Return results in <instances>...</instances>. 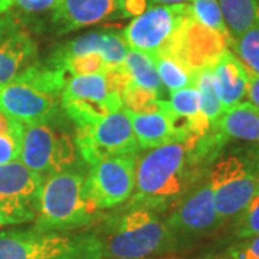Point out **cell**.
Here are the masks:
<instances>
[{"label":"cell","instance_id":"cell-17","mask_svg":"<svg viewBox=\"0 0 259 259\" xmlns=\"http://www.w3.org/2000/svg\"><path fill=\"white\" fill-rule=\"evenodd\" d=\"M121 8V0H59L54 9V23L59 33L91 26Z\"/></svg>","mask_w":259,"mask_h":259},{"label":"cell","instance_id":"cell-31","mask_svg":"<svg viewBox=\"0 0 259 259\" xmlns=\"http://www.w3.org/2000/svg\"><path fill=\"white\" fill-rule=\"evenodd\" d=\"M153 2H156L157 5H185L190 0H153Z\"/></svg>","mask_w":259,"mask_h":259},{"label":"cell","instance_id":"cell-28","mask_svg":"<svg viewBox=\"0 0 259 259\" xmlns=\"http://www.w3.org/2000/svg\"><path fill=\"white\" fill-rule=\"evenodd\" d=\"M229 259H259V233L233 243L226 250Z\"/></svg>","mask_w":259,"mask_h":259},{"label":"cell","instance_id":"cell-10","mask_svg":"<svg viewBox=\"0 0 259 259\" xmlns=\"http://www.w3.org/2000/svg\"><path fill=\"white\" fill-rule=\"evenodd\" d=\"M75 143L79 156L91 166L102 158L137 154L141 150L124 107L93 125L76 128Z\"/></svg>","mask_w":259,"mask_h":259},{"label":"cell","instance_id":"cell-27","mask_svg":"<svg viewBox=\"0 0 259 259\" xmlns=\"http://www.w3.org/2000/svg\"><path fill=\"white\" fill-rule=\"evenodd\" d=\"M235 236L245 239L259 233V193L252 199L249 204L235 218Z\"/></svg>","mask_w":259,"mask_h":259},{"label":"cell","instance_id":"cell-18","mask_svg":"<svg viewBox=\"0 0 259 259\" xmlns=\"http://www.w3.org/2000/svg\"><path fill=\"white\" fill-rule=\"evenodd\" d=\"M125 111L140 148H156L171 141H182L175 124L158 105L150 111H130L127 108Z\"/></svg>","mask_w":259,"mask_h":259},{"label":"cell","instance_id":"cell-4","mask_svg":"<svg viewBox=\"0 0 259 259\" xmlns=\"http://www.w3.org/2000/svg\"><path fill=\"white\" fill-rule=\"evenodd\" d=\"M98 212L87 194L82 173L68 168L45 177L33 228L37 231H74L93 223Z\"/></svg>","mask_w":259,"mask_h":259},{"label":"cell","instance_id":"cell-20","mask_svg":"<svg viewBox=\"0 0 259 259\" xmlns=\"http://www.w3.org/2000/svg\"><path fill=\"white\" fill-rule=\"evenodd\" d=\"M124 69L127 72V83L147 93H153L161 97V81L157 74L154 61L146 54L128 48L124 61Z\"/></svg>","mask_w":259,"mask_h":259},{"label":"cell","instance_id":"cell-21","mask_svg":"<svg viewBox=\"0 0 259 259\" xmlns=\"http://www.w3.org/2000/svg\"><path fill=\"white\" fill-rule=\"evenodd\" d=\"M218 3L233 40L256 26L258 0H218Z\"/></svg>","mask_w":259,"mask_h":259},{"label":"cell","instance_id":"cell-26","mask_svg":"<svg viewBox=\"0 0 259 259\" xmlns=\"http://www.w3.org/2000/svg\"><path fill=\"white\" fill-rule=\"evenodd\" d=\"M233 54L249 68L252 72L259 75V26H253L243 35L232 42Z\"/></svg>","mask_w":259,"mask_h":259},{"label":"cell","instance_id":"cell-30","mask_svg":"<svg viewBox=\"0 0 259 259\" xmlns=\"http://www.w3.org/2000/svg\"><path fill=\"white\" fill-rule=\"evenodd\" d=\"M246 97L249 102L259 110V75L252 72L249 69V82H248V91Z\"/></svg>","mask_w":259,"mask_h":259},{"label":"cell","instance_id":"cell-13","mask_svg":"<svg viewBox=\"0 0 259 259\" xmlns=\"http://www.w3.org/2000/svg\"><path fill=\"white\" fill-rule=\"evenodd\" d=\"M175 209L166 219L175 236H200L214 231L222 221L216 212L209 179L186 192L176 203Z\"/></svg>","mask_w":259,"mask_h":259},{"label":"cell","instance_id":"cell-29","mask_svg":"<svg viewBox=\"0 0 259 259\" xmlns=\"http://www.w3.org/2000/svg\"><path fill=\"white\" fill-rule=\"evenodd\" d=\"M58 2L59 0H13L12 8L18 9L22 13L36 15V13H44L48 10L54 12Z\"/></svg>","mask_w":259,"mask_h":259},{"label":"cell","instance_id":"cell-23","mask_svg":"<svg viewBox=\"0 0 259 259\" xmlns=\"http://www.w3.org/2000/svg\"><path fill=\"white\" fill-rule=\"evenodd\" d=\"M194 87L200 94V108L203 117L210 128L218 130L219 120L223 115V108L216 93V85L210 68H204L196 72Z\"/></svg>","mask_w":259,"mask_h":259},{"label":"cell","instance_id":"cell-33","mask_svg":"<svg viewBox=\"0 0 259 259\" xmlns=\"http://www.w3.org/2000/svg\"><path fill=\"white\" fill-rule=\"evenodd\" d=\"M199 259H229V258H221V256H206V258H199Z\"/></svg>","mask_w":259,"mask_h":259},{"label":"cell","instance_id":"cell-34","mask_svg":"<svg viewBox=\"0 0 259 259\" xmlns=\"http://www.w3.org/2000/svg\"><path fill=\"white\" fill-rule=\"evenodd\" d=\"M256 25L259 26V0H258V9H256Z\"/></svg>","mask_w":259,"mask_h":259},{"label":"cell","instance_id":"cell-6","mask_svg":"<svg viewBox=\"0 0 259 259\" xmlns=\"http://www.w3.org/2000/svg\"><path fill=\"white\" fill-rule=\"evenodd\" d=\"M0 259H104L95 232L15 229L0 233Z\"/></svg>","mask_w":259,"mask_h":259},{"label":"cell","instance_id":"cell-14","mask_svg":"<svg viewBox=\"0 0 259 259\" xmlns=\"http://www.w3.org/2000/svg\"><path fill=\"white\" fill-rule=\"evenodd\" d=\"M37 47L25 25L10 12L0 15V88L35 64Z\"/></svg>","mask_w":259,"mask_h":259},{"label":"cell","instance_id":"cell-24","mask_svg":"<svg viewBox=\"0 0 259 259\" xmlns=\"http://www.w3.org/2000/svg\"><path fill=\"white\" fill-rule=\"evenodd\" d=\"M189 8H190L192 18L197 23H200L204 28L210 29L213 32L219 33L221 36H223L228 40L229 47H232L233 39L229 35L228 28L225 25V20H223L222 12H221L218 0H190Z\"/></svg>","mask_w":259,"mask_h":259},{"label":"cell","instance_id":"cell-25","mask_svg":"<svg viewBox=\"0 0 259 259\" xmlns=\"http://www.w3.org/2000/svg\"><path fill=\"white\" fill-rule=\"evenodd\" d=\"M25 125L0 112V164L19 160Z\"/></svg>","mask_w":259,"mask_h":259},{"label":"cell","instance_id":"cell-15","mask_svg":"<svg viewBox=\"0 0 259 259\" xmlns=\"http://www.w3.org/2000/svg\"><path fill=\"white\" fill-rule=\"evenodd\" d=\"M127 52L128 47L122 35L114 32H93L62 45L59 49H56V52L49 61L61 62L74 56L98 54L105 59L108 66L114 69L124 65Z\"/></svg>","mask_w":259,"mask_h":259},{"label":"cell","instance_id":"cell-11","mask_svg":"<svg viewBox=\"0 0 259 259\" xmlns=\"http://www.w3.org/2000/svg\"><path fill=\"white\" fill-rule=\"evenodd\" d=\"M189 13V3L156 5L133 19L122 37L128 48L154 58L168 48Z\"/></svg>","mask_w":259,"mask_h":259},{"label":"cell","instance_id":"cell-16","mask_svg":"<svg viewBox=\"0 0 259 259\" xmlns=\"http://www.w3.org/2000/svg\"><path fill=\"white\" fill-rule=\"evenodd\" d=\"M210 69L223 112L246 98L249 68L229 48L219 55Z\"/></svg>","mask_w":259,"mask_h":259},{"label":"cell","instance_id":"cell-5","mask_svg":"<svg viewBox=\"0 0 259 259\" xmlns=\"http://www.w3.org/2000/svg\"><path fill=\"white\" fill-rule=\"evenodd\" d=\"M127 78L124 66L69 76L61 94V108L76 128L93 125L124 107L122 90Z\"/></svg>","mask_w":259,"mask_h":259},{"label":"cell","instance_id":"cell-2","mask_svg":"<svg viewBox=\"0 0 259 259\" xmlns=\"http://www.w3.org/2000/svg\"><path fill=\"white\" fill-rule=\"evenodd\" d=\"M97 236L104 259H147L176 248L177 242L158 212L134 204L107 219Z\"/></svg>","mask_w":259,"mask_h":259},{"label":"cell","instance_id":"cell-12","mask_svg":"<svg viewBox=\"0 0 259 259\" xmlns=\"http://www.w3.org/2000/svg\"><path fill=\"white\" fill-rule=\"evenodd\" d=\"M137 154L102 158L85 177V190L98 210L112 209L127 202L136 187Z\"/></svg>","mask_w":259,"mask_h":259},{"label":"cell","instance_id":"cell-19","mask_svg":"<svg viewBox=\"0 0 259 259\" xmlns=\"http://www.w3.org/2000/svg\"><path fill=\"white\" fill-rule=\"evenodd\" d=\"M218 131L225 140L248 141L259 148V110L249 101H242L223 112Z\"/></svg>","mask_w":259,"mask_h":259},{"label":"cell","instance_id":"cell-22","mask_svg":"<svg viewBox=\"0 0 259 259\" xmlns=\"http://www.w3.org/2000/svg\"><path fill=\"white\" fill-rule=\"evenodd\" d=\"M151 59L154 61L161 85L166 87L168 93H175V91L194 85L196 72L190 71L175 56L161 54Z\"/></svg>","mask_w":259,"mask_h":259},{"label":"cell","instance_id":"cell-1","mask_svg":"<svg viewBox=\"0 0 259 259\" xmlns=\"http://www.w3.org/2000/svg\"><path fill=\"white\" fill-rule=\"evenodd\" d=\"M196 141H171L160 147L150 148L137 158L136 187L131 203L163 212L175 204L187 192L190 185V166Z\"/></svg>","mask_w":259,"mask_h":259},{"label":"cell","instance_id":"cell-3","mask_svg":"<svg viewBox=\"0 0 259 259\" xmlns=\"http://www.w3.org/2000/svg\"><path fill=\"white\" fill-rule=\"evenodd\" d=\"M68 74L48 61L30 65L18 78L0 88V112L23 125L54 120Z\"/></svg>","mask_w":259,"mask_h":259},{"label":"cell","instance_id":"cell-9","mask_svg":"<svg viewBox=\"0 0 259 259\" xmlns=\"http://www.w3.org/2000/svg\"><path fill=\"white\" fill-rule=\"evenodd\" d=\"M44 180L20 160L0 164V226L36 219Z\"/></svg>","mask_w":259,"mask_h":259},{"label":"cell","instance_id":"cell-7","mask_svg":"<svg viewBox=\"0 0 259 259\" xmlns=\"http://www.w3.org/2000/svg\"><path fill=\"white\" fill-rule=\"evenodd\" d=\"M216 212L222 223L236 218L259 193V148L253 154H229L209 175Z\"/></svg>","mask_w":259,"mask_h":259},{"label":"cell","instance_id":"cell-8","mask_svg":"<svg viewBox=\"0 0 259 259\" xmlns=\"http://www.w3.org/2000/svg\"><path fill=\"white\" fill-rule=\"evenodd\" d=\"M78 156L75 136L58 124L55 118L25 125L19 160L40 176L71 168Z\"/></svg>","mask_w":259,"mask_h":259},{"label":"cell","instance_id":"cell-32","mask_svg":"<svg viewBox=\"0 0 259 259\" xmlns=\"http://www.w3.org/2000/svg\"><path fill=\"white\" fill-rule=\"evenodd\" d=\"M12 3H13V0H0V15L9 12L10 8H12Z\"/></svg>","mask_w":259,"mask_h":259}]
</instances>
